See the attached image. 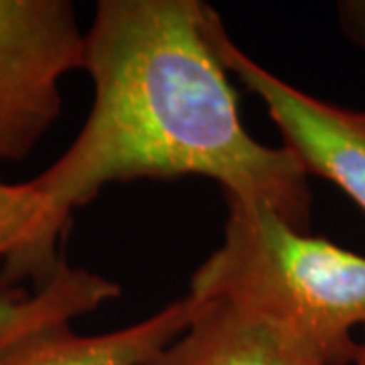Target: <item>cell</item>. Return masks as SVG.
<instances>
[{"mask_svg":"<svg viewBox=\"0 0 365 365\" xmlns=\"http://www.w3.org/2000/svg\"><path fill=\"white\" fill-rule=\"evenodd\" d=\"M207 31L223 66L260 98L304 173L335 182L365 211V112L319 100L260 66L232 41L211 6Z\"/></svg>","mask_w":365,"mask_h":365,"instance_id":"277c9868","label":"cell"},{"mask_svg":"<svg viewBox=\"0 0 365 365\" xmlns=\"http://www.w3.org/2000/svg\"><path fill=\"white\" fill-rule=\"evenodd\" d=\"M197 0H102L86 31L83 71L93 86L86 124L33 185L43 209L2 284L47 282L73 211L112 182L205 177L225 201L260 203L309 232V175L284 146L244 126L234 86Z\"/></svg>","mask_w":365,"mask_h":365,"instance_id":"6da1fadb","label":"cell"},{"mask_svg":"<svg viewBox=\"0 0 365 365\" xmlns=\"http://www.w3.org/2000/svg\"><path fill=\"white\" fill-rule=\"evenodd\" d=\"M39 191L29 182H6L0 179V260L14 258L35 232L41 217Z\"/></svg>","mask_w":365,"mask_h":365,"instance_id":"ba28073f","label":"cell"},{"mask_svg":"<svg viewBox=\"0 0 365 365\" xmlns=\"http://www.w3.org/2000/svg\"><path fill=\"white\" fill-rule=\"evenodd\" d=\"M225 203L222 246L197 268L189 294L270 321L323 365H351L353 333L365 329V256L266 205Z\"/></svg>","mask_w":365,"mask_h":365,"instance_id":"7a4b0ae2","label":"cell"},{"mask_svg":"<svg viewBox=\"0 0 365 365\" xmlns=\"http://www.w3.org/2000/svg\"><path fill=\"white\" fill-rule=\"evenodd\" d=\"M146 365L323 364L270 321L223 300H201L193 323Z\"/></svg>","mask_w":365,"mask_h":365,"instance_id":"8992f818","label":"cell"},{"mask_svg":"<svg viewBox=\"0 0 365 365\" xmlns=\"http://www.w3.org/2000/svg\"><path fill=\"white\" fill-rule=\"evenodd\" d=\"M351 365H365V329L361 339L357 343V353H355V359H353Z\"/></svg>","mask_w":365,"mask_h":365,"instance_id":"9c48e42d","label":"cell"},{"mask_svg":"<svg viewBox=\"0 0 365 365\" xmlns=\"http://www.w3.org/2000/svg\"><path fill=\"white\" fill-rule=\"evenodd\" d=\"M83 57L71 2L0 0V160L35 150L61 114V81Z\"/></svg>","mask_w":365,"mask_h":365,"instance_id":"3957f363","label":"cell"},{"mask_svg":"<svg viewBox=\"0 0 365 365\" xmlns=\"http://www.w3.org/2000/svg\"><path fill=\"white\" fill-rule=\"evenodd\" d=\"M201 309L187 294L134 325L79 335L71 321H45L0 339V365H146L177 339Z\"/></svg>","mask_w":365,"mask_h":365,"instance_id":"5b68a950","label":"cell"},{"mask_svg":"<svg viewBox=\"0 0 365 365\" xmlns=\"http://www.w3.org/2000/svg\"><path fill=\"white\" fill-rule=\"evenodd\" d=\"M118 294L116 282L86 268H71L66 262L33 294L0 284V339L45 321H73Z\"/></svg>","mask_w":365,"mask_h":365,"instance_id":"52a82bcc","label":"cell"}]
</instances>
